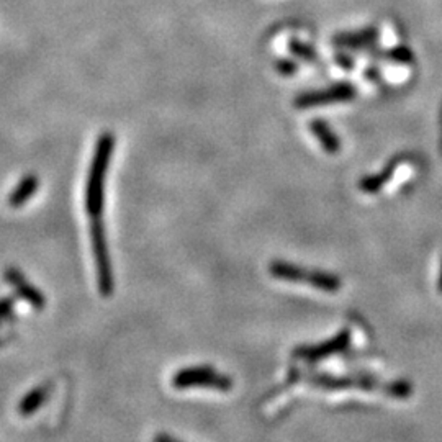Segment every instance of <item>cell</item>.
Returning a JSON list of instances; mask_svg holds the SVG:
<instances>
[{
  "mask_svg": "<svg viewBox=\"0 0 442 442\" xmlns=\"http://www.w3.org/2000/svg\"><path fill=\"white\" fill-rule=\"evenodd\" d=\"M347 341H349V334L342 333V334H339L338 338L331 339V341L323 344V346L313 347V349L299 351L296 354L307 357V359H314V357H320V356L323 357V356H328V354H336V352H339L344 346H346Z\"/></svg>",
  "mask_w": 442,
  "mask_h": 442,
  "instance_id": "11",
  "label": "cell"
},
{
  "mask_svg": "<svg viewBox=\"0 0 442 442\" xmlns=\"http://www.w3.org/2000/svg\"><path fill=\"white\" fill-rule=\"evenodd\" d=\"M91 240L93 257L97 266V279H99V288L104 296H110L113 293V269L110 261L107 235H105V224L100 216H95L91 221Z\"/></svg>",
  "mask_w": 442,
  "mask_h": 442,
  "instance_id": "2",
  "label": "cell"
},
{
  "mask_svg": "<svg viewBox=\"0 0 442 442\" xmlns=\"http://www.w3.org/2000/svg\"><path fill=\"white\" fill-rule=\"evenodd\" d=\"M275 67H277V71L282 75H293L296 74V71H299V66H296L293 61H290V59H280Z\"/></svg>",
  "mask_w": 442,
  "mask_h": 442,
  "instance_id": "15",
  "label": "cell"
},
{
  "mask_svg": "<svg viewBox=\"0 0 442 442\" xmlns=\"http://www.w3.org/2000/svg\"><path fill=\"white\" fill-rule=\"evenodd\" d=\"M172 385L176 388H195V386H202V388L220 390V392H228L231 390V378L224 377L215 369L207 367V365H200V367H189L184 371L177 372L172 378Z\"/></svg>",
  "mask_w": 442,
  "mask_h": 442,
  "instance_id": "4",
  "label": "cell"
},
{
  "mask_svg": "<svg viewBox=\"0 0 442 442\" xmlns=\"http://www.w3.org/2000/svg\"><path fill=\"white\" fill-rule=\"evenodd\" d=\"M437 290L442 293V262H441V272H439V277H437Z\"/></svg>",
  "mask_w": 442,
  "mask_h": 442,
  "instance_id": "18",
  "label": "cell"
},
{
  "mask_svg": "<svg viewBox=\"0 0 442 442\" xmlns=\"http://www.w3.org/2000/svg\"><path fill=\"white\" fill-rule=\"evenodd\" d=\"M3 277H5L7 282L14 287L16 295L27 301L28 305H32V307L38 310V312H41V310L46 307V296L38 290L35 286H32V283L27 280V277H25L19 269H15V267H8V269H5V272H3Z\"/></svg>",
  "mask_w": 442,
  "mask_h": 442,
  "instance_id": "6",
  "label": "cell"
},
{
  "mask_svg": "<svg viewBox=\"0 0 442 442\" xmlns=\"http://www.w3.org/2000/svg\"><path fill=\"white\" fill-rule=\"evenodd\" d=\"M51 392H53V384H41L38 385L36 388H33L32 392H28L22 398V402L19 403V413L23 416V418H28V416L35 415L41 406L45 405L46 399L49 398Z\"/></svg>",
  "mask_w": 442,
  "mask_h": 442,
  "instance_id": "8",
  "label": "cell"
},
{
  "mask_svg": "<svg viewBox=\"0 0 442 442\" xmlns=\"http://www.w3.org/2000/svg\"><path fill=\"white\" fill-rule=\"evenodd\" d=\"M290 51L293 54H295L296 58L303 59V61H308V62H316V51H314L312 46L301 43L299 40H293L290 43Z\"/></svg>",
  "mask_w": 442,
  "mask_h": 442,
  "instance_id": "13",
  "label": "cell"
},
{
  "mask_svg": "<svg viewBox=\"0 0 442 442\" xmlns=\"http://www.w3.org/2000/svg\"><path fill=\"white\" fill-rule=\"evenodd\" d=\"M390 56H392L393 61H398V62H410L411 58H413V54H411L410 49L406 48H397L395 51L390 53Z\"/></svg>",
  "mask_w": 442,
  "mask_h": 442,
  "instance_id": "16",
  "label": "cell"
},
{
  "mask_svg": "<svg viewBox=\"0 0 442 442\" xmlns=\"http://www.w3.org/2000/svg\"><path fill=\"white\" fill-rule=\"evenodd\" d=\"M270 274L277 279L290 280V282L308 283L314 288H320L325 292H336L341 288V280L333 274L318 270H305L299 266L287 264V262H274L270 266Z\"/></svg>",
  "mask_w": 442,
  "mask_h": 442,
  "instance_id": "3",
  "label": "cell"
},
{
  "mask_svg": "<svg viewBox=\"0 0 442 442\" xmlns=\"http://www.w3.org/2000/svg\"><path fill=\"white\" fill-rule=\"evenodd\" d=\"M338 62L342 67H352V65H354V62L351 61V58H346V56H338Z\"/></svg>",
  "mask_w": 442,
  "mask_h": 442,
  "instance_id": "17",
  "label": "cell"
},
{
  "mask_svg": "<svg viewBox=\"0 0 442 442\" xmlns=\"http://www.w3.org/2000/svg\"><path fill=\"white\" fill-rule=\"evenodd\" d=\"M113 150V133H102L95 143L86 184V210L92 218L100 216L102 211H104L105 181H107V171Z\"/></svg>",
  "mask_w": 442,
  "mask_h": 442,
  "instance_id": "1",
  "label": "cell"
},
{
  "mask_svg": "<svg viewBox=\"0 0 442 442\" xmlns=\"http://www.w3.org/2000/svg\"><path fill=\"white\" fill-rule=\"evenodd\" d=\"M377 38L375 30H365V32L357 33H344L334 38V43L342 48H362V46L371 45Z\"/></svg>",
  "mask_w": 442,
  "mask_h": 442,
  "instance_id": "10",
  "label": "cell"
},
{
  "mask_svg": "<svg viewBox=\"0 0 442 442\" xmlns=\"http://www.w3.org/2000/svg\"><path fill=\"white\" fill-rule=\"evenodd\" d=\"M310 128H312L313 135L316 136L318 141L321 143V146L325 148L328 154H338L339 150H341V143H339L338 136L331 131L328 123L323 120H313Z\"/></svg>",
  "mask_w": 442,
  "mask_h": 442,
  "instance_id": "9",
  "label": "cell"
},
{
  "mask_svg": "<svg viewBox=\"0 0 442 442\" xmlns=\"http://www.w3.org/2000/svg\"><path fill=\"white\" fill-rule=\"evenodd\" d=\"M356 97V89L351 84H338L326 91H316L301 93L300 97L295 99L296 108H310L318 107V105H328V104H338V102H347L352 100Z\"/></svg>",
  "mask_w": 442,
  "mask_h": 442,
  "instance_id": "5",
  "label": "cell"
},
{
  "mask_svg": "<svg viewBox=\"0 0 442 442\" xmlns=\"http://www.w3.org/2000/svg\"><path fill=\"white\" fill-rule=\"evenodd\" d=\"M392 172H393V167H390L388 171L378 174V176L365 177V178H362V181H360L359 187L362 189V192H365V194H375V192H378V190L382 189V187H384L385 182L388 181L390 176H392Z\"/></svg>",
  "mask_w": 442,
  "mask_h": 442,
  "instance_id": "12",
  "label": "cell"
},
{
  "mask_svg": "<svg viewBox=\"0 0 442 442\" xmlns=\"http://www.w3.org/2000/svg\"><path fill=\"white\" fill-rule=\"evenodd\" d=\"M40 189V178L35 174H27L20 178V182L14 187L10 195H8V205L12 208H20L28 202Z\"/></svg>",
  "mask_w": 442,
  "mask_h": 442,
  "instance_id": "7",
  "label": "cell"
},
{
  "mask_svg": "<svg viewBox=\"0 0 442 442\" xmlns=\"http://www.w3.org/2000/svg\"><path fill=\"white\" fill-rule=\"evenodd\" d=\"M14 299H0V326L14 314Z\"/></svg>",
  "mask_w": 442,
  "mask_h": 442,
  "instance_id": "14",
  "label": "cell"
}]
</instances>
